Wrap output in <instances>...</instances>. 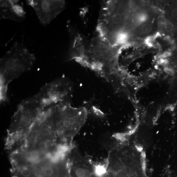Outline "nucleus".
Listing matches in <instances>:
<instances>
[{"label": "nucleus", "instance_id": "f257e3e1", "mask_svg": "<svg viewBox=\"0 0 177 177\" xmlns=\"http://www.w3.org/2000/svg\"><path fill=\"white\" fill-rule=\"evenodd\" d=\"M34 54L17 42L14 43L0 60L1 99L6 100L7 89L11 82L33 68Z\"/></svg>", "mask_w": 177, "mask_h": 177}, {"label": "nucleus", "instance_id": "f03ea898", "mask_svg": "<svg viewBox=\"0 0 177 177\" xmlns=\"http://www.w3.org/2000/svg\"><path fill=\"white\" fill-rule=\"evenodd\" d=\"M86 45L81 63L103 75L110 74L116 66L120 52L118 47L111 45L97 34Z\"/></svg>", "mask_w": 177, "mask_h": 177}, {"label": "nucleus", "instance_id": "7ed1b4c3", "mask_svg": "<svg viewBox=\"0 0 177 177\" xmlns=\"http://www.w3.org/2000/svg\"><path fill=\"white\" fill-rule=\"evenodd\" d=\"M87 112L83 107L72 106L68 100L56 104L54 117V131H57L60 136L73 138L85 124Z\"/></svg>", "mask_w": 177, "mask_h": 177}, {"label": "nucleus", "instance_id": "20e7f679", "mask_svg": "<svg viewBox=\"0 0 177 177\" xmlns=\"http://www.w3.org/2000/svg\"><path fill=\"white\" fill-rule=\"evenodd\" d=\"M44 108L37 95L22 101L18 105L13 116L11 130L21 131L31 128Z\"/></svg>", "mask_w": 177, "mask_h": 177}, {"label": "nucleus", "instance_id": "39448f33", "mask_svg": "<svg viewBox=\"0 0 177 177\" xmlns=\"http://www.w3.org/2000/svg\"><path fill=\"white\" fill-rule=\"evenodd\" d=\"M71 85L65 79H59L46 84L37 95L45 107L68 101Z\"/></svg>", "mask_w": 177, "mask_h": 177}, {"label": "nucleus", "instance_id": "423d86ee", "mask_svg": "<svg viewBox=\"0 0 177 177\" xmlns=\"http://www.w3.org/2000/svg\"><path fill=\"white\" fill-rule=\"evenodd\" d=\"M28 5L34 10L42 24L48 25L64 9L65 2L63 0H28Z\"/></svg>", "mask_w": 177, "mask_h": 177}, {"label": "nucleus", "instance_id": "0eeeda50", "mask_svg": "<svg viewBox=\"0 0 177 177\" xmlns=\"http://www.w3.org/2000/svg\"><path fill=\"white\" fill-rule=\"evenodd\" d=\"M15 0H2L0 2V19L21 22L25 20L23 7Z\"/></svg>", "mask_w": 177, "mask_h": 177}, {"label": "nucleus", "instance_id": "6e6552de", "mask_svg": "<svg viewBox=\"0 0 177 177\" xmlns=\"http://www.w3.org/2000/svg\"><path fill=\"white\" fill-rule=\"evenodd\" d=\"M147 15L143 13H138L135 15L132 19V22L135 26H139L146 21Z\"/></svg>", "mask_w": 177, "mask_h": 177}, {"label": "nucleus", "instance_id": "1a4fd4ad", "mask_svg": "<svg viewBox=\"0 0 177 177\" xmlns=\"http://www.w3.org/2000/svg\"><path fill=\"white\" fill-rule=\"evenodd\" d=\"M107 173L106 168L102 166L99 165L94 168V174L97 177H102Z\"/></svg>", "mask_w": 177, "mask_h": 177}, {"label": "nucleus", "instance_id": "9d476101", "mask_svg": "<svg viewBox=\"0 0 177 177\" xmlns=\"http://www.w3.org/2000/svg\"><path fill=\"white\" fill-rule=\"evenodd\" d=\"M20 174L23 177H29L32 174V172L30 168L26 167H23L20 171Z\"/></svg>", "mask_w": 177, "mask_h": 177}, {"label": "nucleus", "instance_id": "9b49d317", "mask_svg": "<svg viewBox=\"0 0 177 177\" xmlns=\"http://www.w3.org/2000/svg\"><path fill=\"white\" fill-rule=\"evenodd\" d=\"M152 29V26L150 24H145L142 26L141 32L144 34H149L151 32Z\"/></svg>", "mask_w": 177, "mask_h": 177}, {"label": "nucleus", "instance_id": "f8f14e48", "mask_svg": "<svg viewBox=\"0 0 177 177\" xmlns=\"http://www.w3.org/2000/svg\"><path fill=\"white\" fill-rule=\"evenodd\" d=\"M75 173L78 177H85L86 175V171L84 168L80 167L75 170Z\"/></svg>", "mask_w": 177, "mask_h": 177}, {"label": "nucleus", "instance_id": "ddd939ff", "mask_svg": "<svg viewBox=\"0 0 177 177\" xmlns=\"http://www.w3.org/2000/svg\"><path fill=\"white\" fill-rule=\"evenodd\" d=\"M54 173V170L51 168H47L44 171V174L47 177L51 176Z\"/></svg>", "mask_w": 177, "mask_h": 177}, {"label": "nucleus", "instance_id": "4468645a", "mask_svg": "<svg viewBox=\"0 0 177 177\" xmlns=\"http://www.w3.org/2000/svg\"><path fill=\"white\" fill-rule=\"evenodd\" d=\"M155 37H150L147 38L145 39V43L148 46H152L153 42L155 40Z\"/></svg>", "mask_w": 177, "mask_h": 177}, {"label": "nucleus", "instance_id": "2eb2a0df", "mask_svg": "<svg viewBox=\"0 0 177 177\" xmlns=\"http://www.w3.org/2000/svg\"><path fill=\"white\" fill-rule=\"evenodd\" d=\"M165 72L170 75H173L174 73V71L173 69L169 67H166L164 69Z\"/></svg>", "mask_w": 177, "mask_h": 177}, {"label": "nucleus", "instance_id": "dca6fc26", "mask_svg": "<svg viewBox=\"0 0 177 177\" xmlns=\"http://www.w3.org/2000/svg\"><path fill=\"white\" fill-rule=\"evenodd\" d=\"M171 15L174 19L177 20V8L173 10L172 11Z\"/></svg>", "mask_w": 177, "mask_h": 177}, {"label": "nucleus", "instance_id": "f3484780", "mask_svg": "<svg viewBox=\"0 0 177 177\" xmlns=\"http://www.w3.org/2000/svg\"><path fill=\"white\" fill-rule=\"evenodd\" d=\"M32 133L31 136L33 139H36L38 137L39 135V132L37 131L32 130Z\"/></svg>", "mask_w": 177, "mask_h": 177}, {"label": "nucleus", "instance_id": "a211bd4d", "mask_svg": "<svg viewBox=\"0 0 177 177\" xmlns=\"http://www.w3.org/2000/svg\"><path fill=\"white\" fill-rule=\"evenodd\" d=\"M171 55V53L168 51H166L163 53L162 55H161V57L162 58H164L167 57H168V56H170Z\"/></svg>", "mask_w": 177, "mask_h": 177}, {"label": "nucleus", "instance_id": "6ab92c4d", "mask_svg": "<svg viewBox=\"0 0 177 177\" xmlns=\"http://www.w3.org/2000/svg\"><path fill=\"white\" fill-rule=\"evenodd\" d=\"M39 147L40 148L42 149V150H44L47 147L46 145L45 142L44 141H41L40 143L39 144Z\"/></svg>", "mask_w": 177, "mask_h": 177}, {"label": "nucleus", "instance_id": "aec40b11", "mask_svg": "<svg viewBox=\"0 0 177 177\" xmlns=\"http://www.w3.org/2000/svg\"><path fill=\"white\" fill-rule=\"evenodd\" d=\"M44 142H45L46 145V146L47 147L51 146L52 144V141L50 139H46Z\"/></svg>", "mask_w": 177, "mask_h": 177}, {"label": "nucleus", "instance_id": "412c9836", "mask_svg": "<svg viewBox=\"0 0 177 177\" xmlns=\"http://www.w3.org/2000/svg\"><path fill=\"white\" fill-rule=\"evenodd\" d=\"M26 164L27 166L31 167L33 166V163L31 160H28L26 161Z\"/></svg>", "mask_w": 177, "mask_h": 177}, {"label": "nucleus", "instance_id": "4be33fe9", "mask_svg": "<svg viewBox=\"0 0 177 177\" xmlns=\"http://www.w3.org/2000/svg\"><path fill=\"white\" fill-rule=\"evenodd\" d=\"M167 62H168V61L166 59L164 58L161 59L159 61V63L161 65L166 64Z\"/></svg>", "mask_w": 177, "mask_h": 177}]
</instances>
